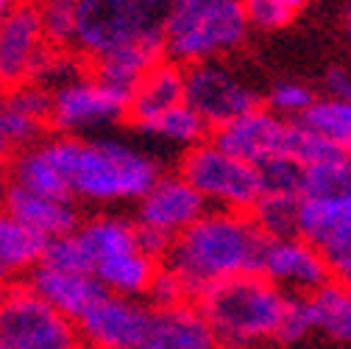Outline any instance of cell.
I'll return each instance as SVG.
<instances>
[{
  "label": "cell",
  "instance_id": "6da1fadb",
  "mask_svg": "<svg viewBox=\"0 0 351 349\" xmlns=\"http://www.w3.org/2000/svg\"><path fill=\"white\" fill-rule=\"evenodd\" d=\"M56 168L62 170L67 196L90 204H128L162 173L159 162L120 137H51L45 140Z\"/></svg>",
  "mask_w": 351,
  "mask_h": 349
},
{
  "label": "cell",
  "instance_id": "7a4b0ae2",
  "mask_svg": "<svg viewBox=\"0 0 351 349\" xmlns=\"http://www.w3.org/2000/svg\"><path fill=\"white\" fill-rule=\"evenodd\" d=\"M265 243L268 238L254 227L245 212L206 210L173 240L162 266L173 269L187 282L195 302L198 293L215 282L259 274Z\"/></svg>",
  "mask_w": 351,
  "mask_h": 349
},
{
  "label": "cell",
  "instance_id": "3957f363",
  "mask_svg": "<svg viewBox=\"0 0 351 349\" xmlns=\"http://www.w3.org/2000/svg\"><path fill=\"white\" fill-rule=\"evenodd\" d=\"M287 293L259 274L232 277L204 288L195 308L209 322L215 338L229 349H248L276 335Z\"/></svg>",
  "mask_w": 351,
  "mask_h": 349
},
{
  "label": "cell",
  "instance_id": "277c9868",
  "mask_svg": "<svg viewBox=\"0 0 351 349\" xmlns=\"http://www.w3.org/2000/svg\"><path fill=\"white\" fill-rule=\"evenodd\" d=\"M248 34L240 0H187L165 9V59L182 67L212 62L240 48Z\"/></svg>",
  "mask_w": 351,
  "mask_h": 349
},
{
  "label": "cell",
  "instance_id": "5b68a950",
  "mask_svg": "<svg viewBox=\"0 0 351 349\" xmlns=\"http://www.w3.org/2000/svg\"><path fill=\"white\" fill-rule=\"evenodd\" d=\"M165 9V0H78L73 51L95 62L120 45L162 31Z\"/></svg>",
  "mask_w": 351,
  "mask_h": 349
},
{
  "label": "cell",
  "instance_id": "8992f818",
  "mask_svg": "<svg viewBox=\"0 0 351 349\" xmlns=\"http://www.w3.org/2000/svg\"><path fill=\"white\" fill-rule=\"evenodd\" d=\"M179 173L204 199V204L209 210L248 212L262 193L259 170L254 165L221 151L212 140L184 151Z\"/></svg>",
  "mask_w": 351,
  "mask_h": 349
},
{
  "label": "cell",
  "instance_id": "52a82bcc",
  "mask_svg": "<svg viewBox=\"0 0 351 349\" xmlns=\"http://www.w3.org/2000/svg\"><path fill=\"white\" fill-rule=\"evenodd\" d=\"M128 117V93L81 73L51 90L48 128L62 137H86L101 128L117 126Z\"/></svg>",
  "mask_w": 351,
  "mask_h": 349
},
{
  "label": "cell",
  "instance_id": "ba28073f",
  "mask_svg": "<svg viewBox=\"0 0 351 349\" xmlns=\"http://www.w3.org/2000/svg\"><path fill=\"white\" fill-rule=\"evenodd\" d=\"M0 338L6 349H81L75 322L42 302L25 282L0 291Z\"/></svg>",
  "mask_w": 351,
  "mask_h": 349
},
{
  "label": "cell",
  "instance_id": "9c48e42d",
  "mask_svg": "<svg viewBox=\"0 0 351 349\" xmlns=\"http://www.w3.org/2000/svg\"><path fill=\"white\" fill-rule=\"evenodd\" d=\"M184 104L206 123L209 132L262 106L254 87L217 59L184 67Z\"/></svg>",
  "mask_w": 351,
  "mask_h": 349
},
{
  "label": "cell",
  "instance_id": "30bf717a",
  "mask_svg": "<svg viewBox=\"0 0 351 349\" xmlns=\"http://www.w3.org/2000/svg\"><path fill=\"white\" fill-rule=\"evenodd\" d=\"M209 140L221 151L256 168V165L276 159V157L293 159L295 140H298V123L276 117L265 106H256V109L234 117L232 123L215 128Z\"/></svg>",
  "mask_w": 351,
  "mask_h": 349
},
{
  "label": "cell",
  "instance_id": "8fae6325",
  "mask_svg": "<svg viewBox=\"0 0 351 349\" xmlns=\"http://www.w3.org/2000/svg\"><path fill=\"white\" fill-rule=\"evenodd\" d=\"M295 235L310 243L332 271V280L348 282L351 277V193L298 199Z\"/></svg>",
  "mask_w": 351,
  "mask_h": 349
},
{
  "label": "cell",
  "instance_id": "7c38bea8",
  "mask_svg": "<svg viewBox=\"0 0 351 349\" xmlns=\"http://www.w3.org/2000/svg\"><path fill=\"white\" fill-rule=\"evenodd\" d=\"M148 322V304L143 299H128L104 293L78 322V341L86 349H137Z\"/></svg>",
  "mask_w": 351,
  "mask_h": 349
},
{
  "label": "cell",
  "instance_id": "4fadbf2b",
  "mask_svg": "<svg viewBox=\"0 0 351 349\" xmlns=\"http://www.w3.org/2000/svg\"><path fill=\"white\" fill-rule=\"evenodd\" d=\"M48 51L51 48L39 31L36 6L23 0L6 17H0V87L9 90L34 81Z\"/></svg>",
  "mask_w": 351,
  "mask_h": 349
},
{
  "label": "cell",
  "instance_id": "5bb4252c",
  "mask_svg": "<svg viewBox=\"0 0 351 349\" xmlns=\"http://www.w3.org/2000/svg\"><path fill=\"white\" fill-rule=\"evenodd\" d=\"M209 207L190 188L182 173H159L156 182L137 201L134 224L156 229L167 238H179L187 227H193Z\"/></svg>",
  "mask_w": 351,
  "mask_h": 349
},
{
  "label": "cell",
  "instance_id": "9a60e30c",
  "mask_svg": "<svg viewBox=\"0 0 351 349\" xmlns=\"http://www.w3.org/2000/svg\"><path fill=\"white\" fill-rule=\"evenodd\" d=\"M259 277H265L285 293H313L324 282L332 280V271L326 260L298 235L293 238H276L265 243L259 263Z\"/></svg>",
  "mask_w": 351,
  "mask_h": 349
},
{
  "label": "cell",
  "instance_id": "2e32d148",
  "mask_svg": "<svg viewBox=\"0 0 351 349\" xmlns=\"http://www.w3.org/2000/svg\"><path fill=\"white\" fill-rule=\"evenodd\" d=\"M209 322L195 308V302L176 308H148L145 333L137 349H217Z\"/></svg>",
  "mask_w": 351,
  "mask_h": 349
},
{
  "label": "cell",
  "instance_id": "e0dca14e",
  "mask_svg": "<svg viewBox=\"0 0 351 349\" xmlns=\"http://www.w3.org/2000/svg\"><path fill=\"white\" fill-rule=\"evenodd\" d=\"M51 93L39 84H17L0 95V137L12 151L39 143L48 132Z\"/></svg>",
  "mask_w": 351,
  "mask_h": 349
},
{
  "label": "cell",
  "instance_id": "ac0fdd59",
  "mask_svg": "<svg viewBox=\"0 0 351 349\" xmlns=\"http://www.w3.org/2000/svg\"><path fill=\"white\" fill-rule=\"evenodd\" d=\"M0 210H6L12 218L31 232L42 235L45 240L70 235L81 224V212L78 204L70 199H51V196H36L28 193L17 185H6L3 196H0Z\"/></svg>",
  "mask_w": 351,
  "mask_h": 349
},
{
  "label": "cell",
  "instance_id": "d6986e66",
  "mask_svg": "<svg viewBox=\"0 0 351 349\" xmlns=\"http://www.w3.org/2000/svg\"><path fill=\"white\" fill-rule=\"evenodd\" d=\"M25 285L42 302H48L53 311H59L62 316H67L70 322H78L106 293L93 274L59 271V269L42 266V263L25 277Z\"/></svg>",
  "mask_w": 351,
  "mask_h": 349
},
{
  "label": "cell",
  "instance_id": "ffe728a7",
  "mask_svg": "<svg viewBox=\"0 0 351 349\" xmlns=\"http://www.w3.org/2000/svg\"><path fill=\"white\" fill-rule=\"evenodd\" d=\"M184 104V67L162 59L128 93V120L143 126L156 115Z\"/></svg>",
  "mask_w": 351,
  "mask_h": 349
},
{
  "label": "cell",
  "instance_id": "44dd1931",
  "mask_svg": "<svg viewBox=\"0 0 351 349\" xmlns=\"http://www.w3.org/2000/svg\"><path fill=\"white\" fill-rule=\"evenodd\" d=\"M165 59V39L162 31H154L148 36H140L128 45H120L104 56H98L93 65V76L117 87L123 93H131L134 87L151 67H156Z\"/></svg>",
  "mask_w": 351,
  "mask_h": 349
},
{
  "label": "cell",
  "instance_id": "7402d4cb",
  "mask_svg": "<svg viewBox=\"0 0 351 349\" xmlns=\"http://www.w3.org/2000/svg\"><path fill=\"white\" fill-rule=\"evenodd\" d=\"M42 251H45V238L0 210V291L25 280L39 266Z\"/></svg>",
  "mask_w": 351,
  "mask_h": 349
},
{
  "label": "cell",
  "instance_id": "603a6c76",
  "mask_svg": "<svg viewBox=\"0 0 351 349\" xmlns=\"http://www.w3.org/2000/svg\"><path fill=\"white\" fill-rule=\"evenodd\" d=\"M9 185H17V188H23L28 193H36V196L70 199L64 177L56 168L45 140H39V143L12 154V159H9Z\"/></svg>",
  "mask_w": 351,
  "mask_h": 349
},
{
  "label": "cell",
  "instance_id": "cb8c5ba5",
  "mask_svg": "<svg viewBox=\"0 0 351 349\" xmlns=\"http://www.w3.org/2000/svg\"><path fill=\"white\" fill-rule=\"evenodd\" d=\"M159 263H154L151 257H145L140 249L106 257L101 263L93 266V277L106 293L114 296H128V299H143Z\"/></svg>",
  "mask_w": 351,
  "mask_h": 349
},
{
  "label": "cell",
  "instance_id": "d4e9b609",
  "mask_svg": "<svg viewBox=\"0 0 351 349\" xmlns=\"http://www.w3.org/2000/svg\"><path fill=\"white\" fill-rule=\"evenodd\" d=\"M75 232L81 235L86 251H90L93 266L106 257L137 249V227L125 215H114V212L93 215V218H86V221H81Z\"/></svg>",
  "mask_w": 351,
  "mask_h": 349
},
{
  "label": "cell",
  "instance_id": "484cf974",
  "mask_svg": "<svg viewBox=\"0 0 351 349\" xmlns=\"http://www.w3.org/2000/svg\"><path fill=\"white\" fill-rule=\"evenodd\" d=\"M306 304H310L313 316V330L324 333L335 344H348L351 341V293L348 282L329 280L313 293H304Z\"/></svg>",
  "mask_w": 351,
  "mask_h": 349
},
{
  "label": "cell",
  "instance_id": "4316f807",
  "mask_svg": "<svg viewBox=\"0 0 351 349\" xmlns=\"http://www.w3.org/2000/svg\"><path fill=\"white\" fill-rule=\"evenodd\" d=\"M140 132L151 140H159V143H167V146H176V148H182V151H190L201 143L209 140V128L206 123L187 106V104H179V106H173L162 115H156L154 120L137 126Z\"/></svg>",
  "mask_w": 351,
  "mask_h": 349
},
{
  "label": "cell",
  "instance_id": "83f0119b",
  "mask_svg": "<svg viewBox=\"0 0 351 349\" xmlns=\"http://www.w3.org/2000/svg\"><path fill=\"white\" fill-rule=\"evenodd\" d=\"M295 123L340 151H348L351 146V104L348 101H335V98L321 95L306 106V112Z\"/></svg>",
  "mask_w": 351,
  "mask_h": 349
},
{
  "label": "cell",
  "instance_id": "f1b7e54d",
  "mask_svg": "<svg viewBox=\"0 0 351 349\" xmlns=\"http://www.w3.org/2000/svg\"><path fill=\"white\" fill-rule=\"evenodd\" d=\"M298 199L295 193H276V190H262L254 207L245 212L254 227L265 235L268 240L276 238H293L298 227Z\"/></svg>",
  "mask_w": 351,
  "mask_h": 349
},
{
  "label": "cell",
  "instance_id": "f546056e",
  "mask_svg": "<svg viewBox=\"0 0 351 349\" xmlns=\"http://www.w3.org/2000/svg\"><path fill=\"white\" fill-rule=\"evenodd\" d=\"M351 193V162L348 154L329 157L301 168L298 196L301 199H324V196H348Z\"/></svg>",
  "mask_w": 351,
  "mask_h": 349
},
{
  "label": "cell",
  "instance_id": "4dcf8cb0",
  "mask_svg": "<svg viewBox=\"0 0 351 349\" xmlns=\"http://www.w3.org/2000/svg\"><path fill=\"white\" fill-rule=\"evenodd\" d=\"M34 6L45 45L53 51H73L78 0H36Z\"/></svg>",
  "mask_w": 351,
  "mask_h": 349
},
{
  "label": "cell",
  "instance_id": "1f68e13d",
  "mask_svg": "<svg viewBox=\"0 0 351 349\" xmlns=\"http://www.w3.org/2000/svg\"><path fill=\"white\" fill-rule=\"evenodd\" d=\"M42 266H51L59 271H75V274H93V260L86 251L84 240L78 232L59 235L45 240V251H42Z\"/></svg>",
  "mask_w": 351,
  "mask_h": 349
},
{
  "label": "cell",
  "instance_id": "d6a6232c",
  "mask_svg": "<svg viewBox=\"0 0 351 349\" xmlns=\"http://www.w3.org/2000/svg\"><path fill=\"white\" fill-rule=\"evenodd\" d=\"M315 98H318V95H315L306 84L287 78V81H276V84L271 87V93H268V98H265V109L274 112L276 117L298 120V117L306 112V106H310Z\"/></svg>",
  "mask_w": 351,
  "mask_h": 349
},
{
  "label": "cell",
  "instance_id": "836d02e7",
  "mask_svg": "<svg viewBox=\"0 0 351 349\" xmlns=\"http://www.w3.org/2000/svg\"><path fill=\"white\" fill-rule=\"evenodd\" d=\"M143 299H148V302H145L148 308H176V304L193 302V293H190L187 282H184L179 274H176L173 269L159 266Z\"/></svg>",
  "mask_w": 351,
  "mask_h": 349
},
{
  "label": "cell",
  "instance_id": "e575fe53",
  "mask_svg": "<svg viewBox=\"0 0 351 349\" xmlns=\"http://www.w3.org/2000/svg\"><path fill=\"white\" fill-rule=\"evenodd\" d=\"M310 333H313V316H310L306 296L287 293L285 311H282V319H279V327H276L274 338L279 344H301Z\"/></svg>",
  "mask_w": 351,
  "mask_h": 349
},
{
  "label": "cell",
  "instance_id": "d590c367",
  "mask_svg": "<svg viewBox=\"0 0 351 349\" xmlns=\"http://www.w3.org/2000/svg\"><path fill=\"white\" fill-rule=\"evenodd\" d=\"M240 9L245 23L262 31H279L293 20V12L282 0H240Z\"/></svg>",
  "mask_w": 351,
  "mask_h": 349
},
{
  "label": "cell",
  "instance_id": "8d00e7d4",
  "mask_svg": "<svg viewBox=\"0 0 351 349\" xmlns=\"http://www.w3.org/2000/svg\"><path fill=\"white\" fill-rule=\"evenodd\" d=\"M262 190H276V193H295L298 196V182H301V165H295L287 157H276L256 165Z\"/></svg>",
  "mask_w": 351,
  "mask_h": 349
},
{
  "label": "cell",
  "instance_id": "74e56055",
  "mask_svg": "<svg viewBox=\"0 0 351 349\" xmlns=\"http://www.w3.org/2000/svg\"><path fill=\"white\" fill-rule=\"evenodd\" d=\"M137 227V249L145 254V257H151L154 263H165V257H167V251H170V246H173V238H167V235H162V232H156V229H148V227H140V224H134Z\"/></svg>",
  "mask_w": 351,
  "mask_h": 349
},
{
  "label": "cell",
  "instance_id": "f35d334b",
  "mask_svg": "<svg viewBox=\"0 0 351 349\" xmlns=\"http://www.w3.org/2000/svg\"><path fill=\"white\" fill-rule=\"evenodd\" d=\"M324 95L335 101H348L351 98V78L343 67H329L324 76Z\"/></svg>",
  "mask_w": 351,
  "mask_h": 349
},
{
  "label": "cell",
  "instance_id": "ab89813d",
  "mask_svg": "<svg viewBox=\"0 0 351 349\" xmlns=\"http://www.w3.org/2000/svg\"><path fill=\"white\" fill-rule=\"evenodd\" d=\"M12 148H9V143L3 140V137H0V170H6L9 168V159H12Z\"/></svg>",
  "mask_w": 351,
  "mask_h": 349
},
{
  "label": "cell",
  "instance_id": "60d3db41",
  "mask_svg": "<svg viewBox=\"0 0 351 349\" xmlns=\"http://www.w3.org/2000/svg\"><path fill=\"white\" fill-rule=\"evenodd\" d=\"M282 3H285V6H287V9L293 12V14H295V12H301L304 6H310L313 0H282Z\"/></svg>",
  "mask_w": 351,
  "mask_h": 349
},
{
  "label": "cell",
  "instance_id": "b9f144b4",
  "mask_svg": "<svg viewBox=\"0 0 351 349\" xmlns=\"http://www.w3.org/2000/svg\"><path fill=\"white\" fill-rule=\"evenodd\" d=\"M23 3V0H0V17H6L14 6H20Z\"/></svg>",
  "mask_w": 351,
  "mask_h": 349
},
{
  "label": "cell",
  "instance_id": "7bdbcfd3",
  "mask_svg": "<svg viewBox=\"0 0 351 349\" xmlns=\"http://www.w3.org/2000/svg\"><path fill=\"white\" fill-rule=\"evenodd\" d=\"M167 6H173V3H187V0H165Z\"/></svg>",
  "mask_w": 351,
  "mask_h": 349
},
{
  "label": "cell",
  "instance_id": "ee69618b",
  "mask_svg": "<svg viewBox=\"0 0 351 349\" xmlns=\"http://www.w3.org/2000/svg\"><path fill=\"white\" fill-rule=\"evenodd\" d=\"M0 349H6V344H3V338H0Z\"/></svg>",
  "mask_w": 351,
  "mask_h": 349
},
{
  "label": "cell",
  "instance_id": "f6af8a7d",
  "mask_svg": "<svg viewBox=\"0 0 351 349\" xmlns=\"http://www.w3.org/2000/svg\"><path fill=\"white\" fill-rule=\"evenodd\" d=\"M217 349H229V346H217Z\"/></svg>",
  "mask_w": 351,
  "mask_h": 349
},
{
  "label": "cell",
  "instance_id": "bcb514c9",
  "mask_svg": "<svg viewBox=\"0 0 351 349\" xmlns=\"http://www.w3.org/2000/svg\"><path fill=\"white\" fill-rule=\"evenodd\" d=\"M28 3H36V0H28Z\"/></svg>",
  "mask_w": 351,
  "mask_h": 349
}]
</instances>
